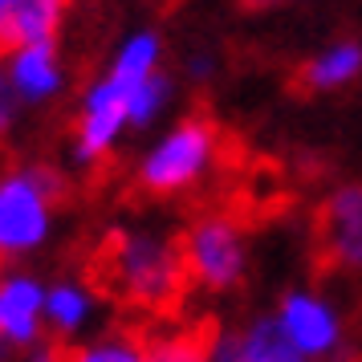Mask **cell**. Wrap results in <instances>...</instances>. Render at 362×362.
Instances as JSON below:
<instances>
[{
	"mask_svg": "<svg viewBox=\"0 0 362 362\" xmlns=\"http://www.w3.org/2000/svg\"><path fill=\"white\" fill-rule=\"evenodd\" d=\"M94 281L139 310L167 313L187 289L180 240L155 232H110L94 261Z\"/></svg>",
	"mask_w": 362,
	"mask_h": 362,
	"instance_id": "cell-1",
	"label": "cell"
},
{
	"mask_svg": "<svg viewBox=\"0 0 362 362\" xmlns=\"http://www.w3.org/2000/svg\"><path fill=\"white\" fill-rule=\"evenodd\" d=\"M180 252H183L187 281H196L208 293H228L232 285H240L245 264H248L245 232H240V224L228 212L199 216L196 224L183 232Z\"/></svg>",
	"mask_w": 362,
	"mask_h": 362,
	"instance_id": "cell-4",
	"label": "cell"
},
{
	"mask_svg": "<svg viewBox=\"0 0 362 362\" xmlns=\"http://www.w3.org/2000/svg\"><path fill=\"white\" fill-rule=\"evenodd\" d=\"M167 90H171V86H167L163 74H151L147 82H143V86H139V90L131 94V106H127V122H131V127H147L151 118L163 110Z\"/></svg>",
	"mask_w": 362,
	"mask_h": 362,
	"instance_id": "cell-17",
	"label": "cell"
},
{
	"mask_svg": "<svg viewBox=\"0 0 362 362\" xmlns=\"http://www.w3.org/2000/svg\"><path fill=\"white\" fill-rule=\"evenodd\" d=\"M94 313V297L86 285H74V281H57L45 289V322H49L57 334H78V329L90 322Z\"/></svg>",
	"mask_w": 362,
	"mask_h": 362,
	"instance_id": "cell-14",
	"label": "cell"
},
{
	"mask_svg": "<svg viewBox=\"0 0 362 362\" xmlns=\"http://www.w3.org/2000/svg\"><path fill=\"white\" fill-rule=\"evenodd\" d=\"M66 8L69 0H13L0 13V57H13L29 45H53Z\"/></svg>",
	"mask_w": 362,
	"mask_h": 362,
	"instance_id": "cell-10",
	"label": "cell"
},
{
	"mask_svg": "<svg viewBox=\"0 0 362 362\" xmlns=\"http://www.w3.org/2000/svg\"><path fill=\"white\" fill-rule=\"evenodd\" d=\"M8 82L25 102H45L62 90V66L53 45H29L8 57Z\"/></svg>",
	"mask_w": 362,
	"mask_h": 362,
	"instance_id": "cell-11",
	"label": "cell"
},
{
	"mask_svg": "<svg viewBox=\"0 0 362 362\" xmlns=\"http://www.w3.org/2000/svg\"><path fill=\"white\" fill-rule=\"evenodd\" d=\"M66 362H147V350L134 334H106L82 350H69Z\"/></svg>",
	"mask_w": 362,
	"mask_h": 362,
	"instance_id": "cell-15",
	"label": "cell"
},
{
	"mask_svg": "<svg viewBox=\"0 0 362 362\" xmlns=\"http://www.w3.org/2000/svg\"><path fill=\"white\" fill-rule=\"evenodd\" d=\"M62 187V175L49 167H21L0 175V261H17L45 245Z\"/></svg>",
	"mask_w": 362,
	"mask_h": 362,
	"instance_id": "cell-2",
	"label": "cell"
},
{
	"mask_svg": "<svg viewBox=\"0 0 362 362\" xmlns=\"http://www.w3.org/2000/svg\"><path fill=\"white\" fill-rule=\"evenodd\" d=\"M216 147H220V131H216L212 118H204V115L183 118L180 127L139 163V175H134L139 192H147V196H175L183 187H192L216 159Z\"/></svg>",
	"mask_w": 362,
	"mask_h": 362,
	"instance_id": "cell-3",
	"label": "cell"
},
{
	"mask_svg": "<svg viewBox=\"0 0 362 362\" xmlns=\"http://www.w3.org/2000/svg\"><path fill=\"white\" fill-rule=\"evenodd\" d=\"M362 69V45H334L322 57H313L297 69V90L301 94H317V90H338Z\"/></svg>",
	"mask_w": 362,
	"mask_h": 362,
	"instance_id": "cell-12",
	"label": "cell"
},
{
	"mask_svg": "<svg viewBox=\"0 0 362 362\" xmlns=\"http://www.w3.org/2000/svg\"><path fill=\"white\" fill-rule=\"evenodd\" d=\"M155 57H159V41L151 33H143V37H134V41H127L122 45V53L115 57V78H122V82H131V86H139V82H147L151 74H155Z\"/></svg>",
	"mask_w": 362,
	"mask_h": 362,
	"instance_id": "cell-16",
	"label": "cell"
},
{
	"mask_svg": "<svg viewBox=\"0 0 362 362\" xmlns=\"http://www.w3.org/2000/svg\"><path fill=\"white\" fill-rule=\"evenodd\" d=\"M17 90L8 82V74H0V139L13 131V122H17Z\"/></svg>",
	"mask_w": 362,
	"mask_h": 362,
	"instance_id": "cell-18",
	"label": "cell"
},
{
	"mask_svg": "<svg viewBox=\"0 0 362 362\" xmlns=\"http://www.w3.org/2000/svg\"><path fill=\"white\" fill-rule=\"evenodd\" d=\"M212 338V329H159L143 338V350L147 362H208Z\"/></svg>",
	"mask_w": 362,
	"mask_h": 362,
	"instance_id": "cell-13",
	"label": "cell"
},
{
	"mask_svg": "<svg viewBox=\"0 0 362 362\" xmlns=\"http://www.w3.org/2000/svg\"><path fill=\"white\" fill-rule=\"evenodd\" d=\"M8 354H13V346H8L4 338H0V362H8Z\"/></svg>",
	"mask_w": 362,
	"mask_h": 362,
	"instance_id": "cell-20",
	"label": "cell"
},
{
	"mask_svg": "<svg viewBox=\"0 0 362 362\" xmlns=\"http://www.w3.org/2000/svg\"><path fill=\"white\" fill-rule=\"evenodd\" d=\"M317 252L326 269H362V180L326 196L317 212Z\"/></svg>",
	"mask_w": 362,
	"mask_h": 362,
	"instance_id": "cell-6",
	"label": "cell"
},
{
	"mask_svg": "<svg viewBox=\"0 0 362 362\" xmlns=\"http://www.w3.org/2000/svg\"><path fill=\"white\" fill-rule=\"evenodd\" d=\"M143 86V82H139ZM139 86L122 82L115 74H106L98 86H90L82 102V118H78V139H74V155L78 163H98L106 151L115 147L118 131L127 127V106Z\"/></svg>",
	"mask_w": 362,
	"mask_h": 362,
	"instance_id": "cell-5",
	"label": "cell"
},
{
	"mask_svg": "<svg viewBox=\"0 0 362 362\" xmlns=\"http://www.w3.org/2000/svg\"><path fill=\"white\" fill-rule=\"evenodd\" d=\"M208 362H310V358L297 354V346L285 338L277 317H257L252 326L236 329V334H216Z\"/></svg>",
	"mask_w": 362,
	"mask_h": 362,
	"instance_id": "cell-9",
	"label": "cell"
},
{
	"mask_svg": "<svg viewBox=\"0 0 362 362\" xmlns=\"http://www.w3.org/2000/svg\"><path fill=\"white\" fill-rule=\"evenodd\" d=\"M45 322V289L29 273L0 277V338L13 346H33Z\"/></svg>",
	"mask_w": 362,
	"mask_h": 362,
	"instance_id": "cell-8",
	"label": "cell"
},
{
	"mask_svg": "<svg viewBox=\"0 0 362 362\" xmlns=\"http://www.w3.org/2000/svg\"><path fill=\"white\" fill-rule=\"evenodd\" d=\"M236 4H240V8H248V13H252V8H269V4H277V0H236Z\"/></svg>",
	"mask_w": 362,
	"mask_h": 362,
	"instance_id": "cell-19",
	"label": "cell"
},
{
	"mask_svg": "<svg viewBox=\"0 0 362 362\" xmlns=\"http://www.w3.org/2000/svg\"><path fill=\"white\" fill-rule=\"evenodd\" d=\"M277 326L285 329V338L297 346V354L305 358H326L342 342V322L329 310L322 297L313 293H285L277 313Z\"/></svg>",
	"mask_w": 362,
	"mask_h": 362,
	"instance_id": "cell-7",
	"label": "cell"
}]
</instances>
